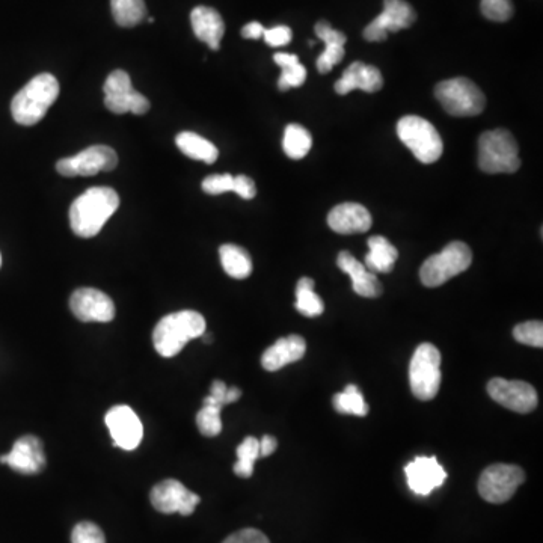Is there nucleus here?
Returning <instances> with one entry per match:
<instances>
[{
	"label": "nucleus",
	"instance_id": "15",
	"mask_svg": "<svg viewBox=\"0 0 543 543\" xmlns=\"http://www.w3.org/2000/svg\"><path fill=\"white\" fill-rule=\"evenodd\" d=\"M70 308L80 322H112L115 317L114 301L97 289H79L71 295Z\"/></svg>",
	"mask_w": 543,
	"mask_h": 543
},
{
	"label": "nucleus",
	"instance_id": "33",
	"mask_svg": "<svg viewBox=\"0 0 543 543\" xmlns=\"http://www.w3.org/2000/svg\"><path fill=\"white\" fill-rule=\"evenodd\" d=\"M237 462L234 465V474L249 479L254 474V465L260 458V441L254 436L243 439L242 444L237 447Z\"/></svg>",
	"mask_w": 543,
	"mask_h": 543
},
{
	"label": "nucleus",
	"instance_id": "2",
	"mask_svg": "<svg viewBox=\"0 0 543 543\" xmlns=\"http://www.w3.org/2000/svg\"><path fill=\"white\" fill-rule=\"evenodd\" d=\"M206 332V319L197 311H178L163 317L153 332V343L163 358H172Z\"/></svg>",
	"mask_w": 543,
	"mask_h": 543
},
{
	"label": "nucleus",
	"instance_id": "5",
	"mask_svg": "<svg viewBox=\"0 0 543 543\" xmlns=\"http://www.w3.org/2000/svg\"><path fill=\"white\" fill-rule=\"evenodd\" d=\"M435 96L451 117H477L486 106V97L482 89L467 77H455L439 82L435 88Z\"/></svg>",
	"mask_w": 543,
	"mask_h": 543
},
{
	"label": "nucleus",
	"instance_id": "6",
	"mask_svg": "<svg viewBox=\"0 0 543 543\" xmlns=\"http://www.w3.org/2000/svg\"><path fill=\"white\" fill-rule=\"evenodd\" d=\"M471 263L473 252L467 243H448L441 252L424 261L420 269L421 283L429 289H435L465 272Z\"/></svg>",
	"mask_w": 543,
	"mask_h": 543
},
{
	"label": "nucleus",
	"instance_id": "21",
	"mask_svg": "<svg viewBox=\"0 0 543 543\" xmlns=\"http://www.w3.org/2000/svg\"><path fill=\"white\" fill-rule=\"evenodd\" d=\"M307 352V343L301 335H289L280 338L261 356V366L267 372H278L283 367L301 361Z\"/></svg>",
	"mask_w": 543,
	"mask_h": 543
},
{
	"label": "nucleus",
	"instance_id": "34",
	"mask_svg": "<svg viewBox=\"0 0 543 543\" xmlns=\"http://www.w3.org/2000/svg\"><path fill=\"white\" fill-rule=\"evenodd\" d=\"M221 408L203 405L197 415V426L204 436H218L222 432Z\"/></svg>",
	"mask_w": 543,
	"mask_h": 543
},
{
	"label": "nucleus",
	"instance_id": "30",
	"mask_svg": "<svg viewBox=\"0 0 543 543\" xmlns=\"http://www.w3.org/2000/svg\"><path fill=\"white\" fill-rule=\"evenodd\" d=\"M296 310L307 317H317L325 310L322 298L314 292V281L304 277L296 286Z\"/></svg>",
	"mask_w": 543,
	"mask_h": 543
},
{
	"label": "nucleus",
	"instance_id": "27",
	"mask_svg": "<svg viewBox=\"0 0 543 543\" xmlns=\"http://www.w3.org/2000/svg\"><path fill=\"white\" fill-rule=\"evenodd\" d=\"M274 61L283 70L280 80H278V88L281 91H289V89L304 85L305 79H307V70L299 62L298 56L290 55V53H277L274 56Z\"/></svg>",
	"mask_w": 543,
	"mask_h": 543
},
{
	"label": "nucleus",
	"instance_id": "32",
	"mask_svg": "<svg viewBox=\"0 0 543 543\" xmlns=\"http://www.w3.org/2000/svg\"><path fill=\"white\" fill-rule=\"evenodd\" d=\"M334 408L337 412L344 415H355V417H366L369 414L370 408L367 405L364 396L356 385H347L343 393L335 394Z\"/></svg>",
	"mask_w": 543,
	"mask_h": 543
},
{
	"label": "nucleus",
	"instance_id": "22",
	"mask_svg": "<svg viewBox=\"0 0 543 543\" xmlns=\"http://www.w3.org/2000/svg\"><path fill=\"white\" fill-rule=\"evenodd\" d=\"M195 37L212 50H219L225 34V23L218 11L209 7H197L191 14Z\"/></svg>",
	"mask_w": 543,
	"mask_h": 543
},
{
	"label": "nucleus",
	"instance_id": "10",
	"mask_svg": "<svg viewBox=\"0 0 543 543\" xmlns=\"http://www.w3.org/2000/svg\"><path fill=\"white\" fill-rule=\"evenodd\" d=\"M524 482L525 473L521 467L506 464L491 465L480 476L479 492L488 503H506Z\"/></svg>",
	"mask_w": 543,
	"mask_h": 543
},
{
	"label": "nucleus",
	"instance_id": "4",
	"mask_svg": "<svg viewBox=\"0 0 543 543\" xmlns=\"http://www.w3.org/2000/svg\"><path fill=\"white\" fill-rule=\"evenodd\" d=\"M479 166L488 174H513L521 168L519 147L504 129L485 132L479 139Z\"/></svg>",
	"mask_w": 543,
	"mask_h": 543
},
{
	"label": "nucleus",
	"instance_id": "35",
	"mask_svg": "<svg viewBox=\"0 0 543 543\" xmlns=\"http://www.w3.org/2000/svg\"><path fill=\"white\" fill-rule=\"evenodd\" d=\"M480 11L491 22L503 23L512 19L515 14L512 0H482Z\"/></svg>",
	"mask_w": 543,
	"mask_h": 543
},
{
	"label": "nucleus",
	"instance_id": "43",
	"mask_svg": "<svg viewBox=\"0 0 543 543\" xmlns=\"http://www.w3.org/2000/svg\"><path fill=\"white\" fill-rule=\"evenodd\" d=\"M233 192H236L243 200H252L257 195V188H255L254 181L248 175H236L234 177Z\"/></svg>",
	"mask_w": 543,
	"mask_h": 543
},
{
	"label": "nucleus",
	"instance_id": "23",
	"mask_svg": "<svg viewBox=\"0 0 543 543\" xmlns=\"http://www.w3.org/2000/svg\"><path fill=\"white\" fill-rule=\"evenodd\" d=\"M316 35L326 44L325 52L317 59V70L323 74L329 73L335 65L343 61L344 55H346L344 44H346L347 37L343 32L332 28L325 20H320L317 23Z\"/></svg>",
	"mask_w": 543,
	"mask_h": 543
},
{
	"label": "nucleus",
	"instance_id": "44",
	"mask_svg": "<svg viewBox=\"0 0 543 543\" xmlns=\"http://www.w3.org/2000/svg\"><path fill=\"white\" fill-rule=\"evenodd\" d=\"M277 447V438H274V436L270 435H264L260 441V458H267V456L274 455Z\"/></svg>",
	"mask_w": 543,
	"mask_h": 543
},
{
	"label": "nucleus",
	"instance_id": "28",
	"mask_svg": "<svg viewBox=\"0 0 543 543\" xmlns=\"http://www.w3.org/2000/svg\"><path fill=\"white\" fill-rule=\"evenodd\" d=\"M105 106L114 114L144 115L150 111V102L138 93L136 89H130L127 93L105 96Z\"/></svg>",
	"mask_w": 543,
	"mask_h": 543
},
{
	"label": "nucleus",
	"instance_id": "8",
	"mask_svg": "<svg viewBox=\"0 0 543 543\" xmlns=\"http://www.w3.org/2000/svg\"><path fill=\"white\" fill-rule=\"evenodd\" d=\"M441 381V353L433 344H421L415 350L409 366L412 394L418 400L429 402L438 394Z\"/></svg>",
	"mask_w": 543,
	"mask_h": 543
},
{
	"label": "nucleus",
	"instance_id": "20",
	"mask_svg": "<svg viewBox=\"0 0 543 543\" xmlns=\"http://www.w3.org/2000/svg\"><path fill=\"white\" fill-rule=\"evenodd\" d=\"M338 267L352 280L353 292L362 298H379L384 293L381 281L364 264L359 263L350 252L338 254Z\"/></svg>",
	"mask_w": 543,
	"mask_h": 543
},
{
	"label": "nucleus",
	"instance_id": "36",
	"mask_svg": "<svg viewBox=\"0 0 543 543\" xmlns=\"http://www.w3.org/2000/svg\"><path fill=\"white\" fill-rule=\"evenodd\" d=\"M240 397H242V391L239 388H228L224 382L215 381L210 388V396L204 399V405L218 406L222 409L230 403L237 402Z\"/></svg>",
	"mask_w": 543,
	"mask_h": 543
},
{
	"label": "nucleus",
	"instance_id": "1",
	"mask_svg": "<svg viewBox=\"0 0 543 543\" xmlns=\"http://www.w3.org/2000/svg\"><path fill=\"white\" fill-rule=\"evenodd\" d=\"M120 197L111 188H91L74 200L70 209L71 230L76 236L91 239L117 212Z\"/></svg>",
	"mask_w": 543,
	"mask_h": 543
},
{
	"label": "nucleus",
	"instance_id": "18",
	"mask_svg": "<svg viewBox=\"0 0 543 543\" xmlns=\"http://www.w3.org/2000/svg\"><path fill=\"white\" fill-rule=\"evenodd\" d=\"M382 86H384V77L379 68L364 64V62H353L344 70L341 79L335 82L334 88L335 93L346 96L355 89H361L370 94L378 93Z\"/></svg>",
	"mask_w": 543,
	"mask_h": 543
},
{
	"label": "nucleus",
	"instance_id": "45",
	"mask_svg": "<svg viewBox=\"0 0 543 543\" xmlns=\"http://www.w3.org/2000/svg\"><path fill=\"white\" fill-rule=\"evenodd\" d=\"M264 26L258 22H251L242 29V37L248 38V40H258V38L263 37Z\"/></svg>",
	"mask_w": 543,
	"mask_h": 543
},
{
	"label": "nucleus",
	"instance_id": "46",
	"mask_svg": "<svg viewBox=\"0 0 543 543\" xmlns=\"http://www.w3.org/2000/svg\"><path fill=\"white\" fill-rule=\"evenodd\" d=\"M0 266H2V255H0Z\"/></svg>",
	"mask_w": 543,
	"mask_h": 543
},
{
	"label": "nucleus",
	"instance_id": "41",
	"mask_svg": "<svg viewBox=\"0 0 543 543\" xmlns=\"http://www.w3.org/2000/svg\"><path fill=\"white\" fill-rule=\"evenodd\" d=\"M292 37V29L289 26H275V28L266 29L263 34L264 41L272 47L287 46L292 41Z\"/></svg>",
	"mask_w": 543,
	"mask_h": 543
},
{
	"label": "nucleus",
	"instance_id": "3",
	"mask_svg": "<svg viewBox=\"0 0 543 543\" xmlns=\"http://www.w3.org/2000/svg\"><path fill=\"white\" fill-rule=\"evenodd\" d=\"M59 96V83L50 73L38 74L26 83L11 103V114L16 123L34 126L46 117Z\"/></svg>",
	"mask_w": 543,
	"mask_h": 543
},
{
	"label": "nucleus",
	"instance_id": "14",
	"mask_svg": "<svg viewBox=\"0 0 543 543\" xmlns=\"http://www.w3.org/2000/svg\"><path fill=\"white\" fill-rule=\"evenodd\" d=\"M105 421L117 447L127 451L139 447L144 436V427L132 408L126 405L114 406L106 414Z\"/></svg>",
	"mask_w": 543,
	"mask_h": 543
},
{
	"label": "nucleus",
	"instance_id": "7",
	"mask_svg": "<svg viewBox=\"0 0 543 543\" xmlns=\"http://www.w3.org/2000/svg\"><path fill=\"white\" fill-rule=\"evenodd\" d=\"M397 135L421 163L429 165L441 159L444 151L441 136L435 126L424 118L417 115L403 117L397 124Z\"/></svg>",
	"mask_w": 543,
	"mask_h": 543
},
{
	"label": "nucleus",
	"instance_id": "37",
	"mask_svg": "<svg viewBox=\"0 0 543 543\" xmlns=\"http://www.w3.org/2000/svg\"><path fill=\"white\" fill-rule=\"evenodd\" d=\"M513 337L518 343L527 344L531 347L543 346V325L542 322H525L519 323L515 329H513Z\"/></svg>",
	"mask_w": 543,
	"mask_h": 543
},
{
	"label": "nucleus",
	"instance_id": "25",
	"mask_svg": "<svg viewBox=\"0 0 543 543\" xmlns=\"http://www.w3.org/2000/svg\"><path fill=\"white\" fill-rule=\"evenodd\" d=\"M178 150L191 159L201 160V162L215 163L218 160L219 151L212 142L204 139L203 136L194 132H181L175 138Z\"/></svg>",
	"mask_w": 543,
	"mask_h": 543
},
{
	"label": "nucleus",
	"instance_id": "39",
	"mask_svg": "<svg viewBox=\"0 0 543 543\" xmlns=\"http://www.w3.org/2000/svg\"><path fill=\"white\" fill-rule=\"evenodd\" d=\"M234 177L231 174H213L204 178L203 191L209 195H221L233 192Z\"/></svg>",
	"mask_w": 543,
	"mask_h": 543
},
{
	"label": "nucleus",
	"instance_id": "12",
	"mask_svg": "<svg viewBox=\"0 0 543 543\" xmlns=\"http://www.w3.org/2000/svg\"><path fill=\"white\" fill-rule=\"evenodd\" d=\"M150 500L157 512L165 513V515L180 513V515L189 516L195 512L201 498L189 491L178 480L169 479L154 486Z\"/></svg>",
	"mask_w": 543,
	"mask_h": 543
},
{
	"label": "nucleus",
	"instance_id": "24",
	"mask_svg": "<svg viewBox=\"0 0 543 543\" xmlns=\"http://www.w3.org/2000/svg\"><path fill=\"white\" fill-rule=\"evenodd\" d=\"M367 243H369L370 252L366 255L364 266L373 274H390L399 258L396 246L382 236L370 237Z\"/></svg>",
	"mask_w": 543,
	"mask_h": 543
},
{
	"label": "nucleus",
	"instance_id": "19",
	"mask_svg": "<svg viewBox=\"0 0 543 543\" xmlns=\"http://www.w3.org/2000/svg\"><path fill=\"white\" fill-rule=\"evenodd\" d=\"M372 222L369 210L356 203L338 204L328 215L329 228L338 234L366 233Z\"/></svg>",
	"mask_w": 543,
	"mask_h": 543
},
{
	"label": "nucleus",
	"instance_id": "16",
	"mask_svg": "<svg viewBox=\"0 0 543 543\" xmlns=\"http://www.w3.org/2000/svg\"><path fill=\"white\" fill-rule=\"evenodd\" d=\"M0 462L13 468L17 473L38 474L46 467L43 442L34 435L17 439L8 455L0 456Z\"/></svg>",
	"mask_w": 543,
	"mask_h": 543
},
{
	"label": "nucleus",
	"instance_id": "31",
	"mask_svg": "<svg viewBox=\"0 0 543 543\" xmlns=\"http://www.w3.org/2000/svg\"><path fill=\"white\" fill-rule=\"evenodd\" d=\"M313 138L305 127L289 124L284 132L283 148L290 159H304L310 153Z\"/></svg>",
	"mask_w": 543,
	"mask_h": 543
},
{
	"label": "nucleus",
	"instance_id": "29",
	"mask_svg": "<svg viewBox=\"0 0 543 543\" xmlns=\"http://www.w3.org/2000/svg\"><path fill=\"white\" fill-rule=\"evenodd\" d=\"M112 16L118 26L133 28L147 16L144 0H111Z\"/></svg>",
	"mask_w": 543,
	"mask_h": 543
},
{
	"label": "nucleus",
	"instance_id": "17",
	"mask_svg": "<svg viewBox=\"0 0 543 543\" xmlns=\"http://www.w3.org/2000/svg\"><path fill=\"white\" fill-rule=\"evenodd\" d=\"M405 474L409 489L421 497L432 494L447 479V473L435 456H418L411 464L406 465Z\"/></svg>",
	"mask_w": 543,
	"mask_h": 543
},
{
	"label": "nucleus",
	"instance_id": "26",
	"mask_svg": "<svg viewBox=\"0 0 543 543\" xmlns=\"http://www.w3.org/2000/svg\"><path fill=\"white\" fill-rule=\"evenodd\" d=\"M219 257L228 277L245 280L252 274V260L246 249L227 243L219 249Z\"/></svg>",
	"mask_w": 543,
	"mask_h": 543
},
{
	"label": "nucleus",
	"instance_id": "11",
	"mask_svg": "<svg viewBox=\"0 0 543 543\" xmlns=\"http://www.w3.org/2000/svg\"><path fill=\"white\" fill-rule=\"evenodd\" d=\"M415 20L417 13L405 0H384V11L364 29V38L372 43H381L387 40L390 32L411 28Z\"/></svg>",
	"mask_w": 543,
	"mask_h": 543
},
{
	"label": "nucleus",
	"instance_id": "13",
	"mask_svg": "<svg viewBox=\"0 0 543 543\" xmlns=\"http://www.w3.org/2000/svg\"><path fill=\"white\" fill-rule=\"evenodd\" d=\"M488 393L492 400L518 414H530L539 403L536 390L524 381L495 378L488 384Z\"/></svg>",
	"mask_w": 543,
	"mask_h": 543
},
{
	"label": "nucleus",
	"instance_id": "9",
	"mask_svg": "<svg viewBox=\"0 0 543 543\" xmlns=\"http://www.w3.org/2000/svg\"><path fill=\"white\" fill-rule=\"evenodd\" d=\"M117 151L108 145H93L76 156L65 157L56 163V169L64 177H91L99 172L117 168Z\"/></svg>",
	"mask_w": 543,
	"mask_h": 543
},
{
	"label": "nucleus",
	"instance_id": "40",
	"mask_svg": "<svg viewBox=\"0 0 543 543\" xmlns=\"http://www.w3.org/2000/svg\"><path fill=\"white\" fill-rule=\"evenodd\" d=\"M130 89H133L132 80H130L129 74L124 70L112 71L108 79H106L105 86H103L105 96L127 93Z\"/></svg>",
	"mask_w": 543,
	"mask_h": 543
},
{
	"label": "nucleus",
	"instance_id": "38",
	"mask_svg": "<svg viewBox=\"0 0 543 543\" xmlns=\"http://www.w3.org/2000/svg\"><path fill=\"white\" fill-rule=\"evenodd\" d=\"M71 543H106V539L99 525L83 521L73 528Z\"/></svg>",
	"mask_w": 543,
	"mask_h": 543
},
{
	"label": "nucleus",
	"instance_id": "42",
	"mask_svg": "<svg viewBox=\"0 0 543 543\" xmlns=\"http://www.w3.org/2000/svg\"><path fill=\"white\" fill-rule=\"evenodd\" d=\"M224 543H270L266 534L261 531L255 530V528H245V530L237 531V533L231 534Z\"/></svg>",
	"mask_w": 543,
	"mask_h": 543
}]
</instances>
